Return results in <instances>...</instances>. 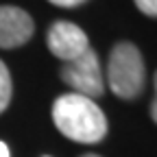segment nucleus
Returning a JSON list of instances; mask_svg holds the SVG:
<instances>
[{
    "mask_svg": "<svg viewBox=\"0 0 157 157\" xmlns=\"http://www.w3.org/2000/svg\"><path fill=\"white\" fill-rule=\"evenodd\" d=\"M55 127L66 137L81 144H96L107 133V118L92 98L63 94L52 105Z\"/></svg>",
    "mask_w": 157,
    "mask_h": 157,
    "instance_id": "nucleus-1",
    "label": "nucleus"
},
{
    "mask_svg": "<svg viewBox=\"0 0 157 157\" xmlns=\"http://www.w3.org/2000/svg\"><path fill=\"white\" fill-rule=\"evenodd\" d=\"M107 81L111 92L122 101H133L142 94L146 70H144L142 52L137 50L135 44L120 42L113 46L107 66Z\"/></svg>",
    "mask_w": 157,
    "mask_h": 157,
    "instance_id": "nucleus-2",
    "label": "nucleus"
},
{
    "mask_svg": "<svg viewBox=\"0 0 157 157\" xmlns=\"http://www.w3.org/2000/svg\"><path fill=\"white\" fill-rule=\"evenodd\" d=\"M61 78L74 90V94H81L85 98H98L105 92L101 61L92 48H87L74 61H68L61 68Z\"/></svg>",
    "mask_w": 157,
    "mask_h": 157,
    "instance_id": "nucleus-3",
    "label": "nucleus"
},
{
    "mask_svg": "<svg viewBox=\"0 0 157 157\" xmlns=\"http://www.w3.org/2000/svg\"><path fill=\"white\" fill-rule=\"evenodd\" d=\"M48 48L50 52L61 59V61H74L78 59L87 48H90V39L87 35L83 33V29H78L76 24L72 22H55L50 29H48Z\"/></svg>",
    "mask_w": 157,
    "mask_h": 157,
    "instance_id": "nucleus-4",
    "label": "nucleus"
},
{
    "mask_svg": "<svg viewBox=\"0 0 157 157\" xmlns=\"http://www.w3.org/2000/svg\"><path fill=\"white\" fill-rule=\"evenodd\" d=\"M35 33L33 17L20 7L2 5L0 7V48L24 46Z\"/></svg>",
    "mask_w": 157,
    "mask_h": 157,
    "instance_id": "nucleus-5",
    "label": "nucleus"
},
{
    "mask_svg": "<svg viewBox=\"0 0 157 157\" xmlns=\"http://www.w3.org/2000/svg\"><path fill=\"white\" fill-rule=\"evenodd\" d=\"M11 94H13V87H11V74L7 70V66L0 61V113H2L9 103H11Z\"/></svg>",
    "mask_w": 157,
    "mask_h": 157,
    "instance_id": "nucleus-6",
    "label": "nucleus"
},
{
    "mask_svg": "<svg viewBox=\"0 0 157 157\" xmlns=\"http://www.w3.org/2000/svg\"><path fill=\"white\" fill-rule=\"evenodd\" d=\"M135 7L148 17H157V0H135Z\"/></svg>",
    "mask_w": 157,
    "mask_h": 157,
    "instance_id": "nucleus-7",
    "label": "nucleus"
},
{
    "mask_svg": "<svg viewBox=\"0 0 157 157\" xmlns=\"http://www.w3.org/2000/svg\"><path fill=\"white\" fill-rule=\"evenodd\" d=\"M48 2H52L57 7H63V9H72V7H78V5L87 2V0H48Z\"/></svg>",
    "mask_w": 157,
    "mask_h": 157,
    "instance_id": "nucleus-8",
    "label": "nucleus"
},
{
    "mask_svg": "<svg viewBox=\"0 0 157 157\" xmlns=\"http://www.w3.org/2000/svg\"><path fill=\"white\" fill-rule=\"evenodd\" d=\"M0 157H11V153H9V146H7L5 142H0Z\"/></svg>",
    "mask_w": 157,
    "mask_h": 157,
    "instance_id": "nucleus-9",
    "label": "nucleus"
},
{
    "mask_svg": "<svg viewBox=\"0 0 157 157\" xmlns=\"http://www.w3.org/2000/svg\"><path fill=\"white\" fill-rule=\"evenodd\" d=\"M151 116H153V120L157 122V98H155L153 105H151Z\"/></svg>",
    "mask_w": 157,
    "mask_h": 157,
    "instance_id": "nucleus-10",
    "label": "nucleus"
},
{
    "mask_svg": "<svg viewBox=\"0 0 157 157\" xmlns=\"http://www.w3.org/2000/svg\"><path fill=\"white\" fill-rule=\"evenodd\" d=\"M155 92H157V72H155Z\"/></svg>",
    "mask_w": 157,
    "mask_h": 157,
    "instance_id": "nucleus-11",
    "label": "nucleus"
},
{
    "mask_svg": "<svg viewBox=\"0 0 157 157\" xmlns=\"http://www.w3.org/2000/svg\"><path fill=\"white\" fill-rule=\"evenodd\" d=\"M83 157H98V155H92V153H90V155H83Z\"/></svg>",
    "mask_w": 157,
    "mask_h": 157,
    "instance_id": "nucleus-12",
    "label": "nucleus"
}]
</instances>
